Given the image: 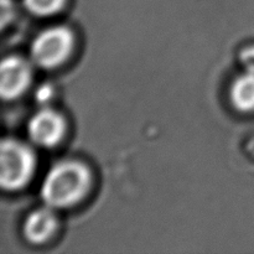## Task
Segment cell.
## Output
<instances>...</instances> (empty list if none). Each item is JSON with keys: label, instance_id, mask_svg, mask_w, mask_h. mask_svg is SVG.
Wrapping results in <instances>:
<instances>
[{"label": "cell", "instance_id": "obj_10", "mask_svg": "<svg viewBox=\"0 0 254 254\" xmlns=\"http://www.w3.org/2000/svg\"><path fill=\"white\" fill-rule=\"evenodd\" d=\"M52 98V88L49 84H44L36 92V101L40 104H46Z\"/></svg>", "mask_w": 254, "mask_h": 254}, {"label": "cell", "instance_id": "obj_6", "mask_svg": "<svg viewBox=\"0 0 254 254\" xmlns=\"http://www.w3.org/2000/svg\"><path fill=\"white\" fill-rule=\"evenodd\" d=\"M54 208L45 205L36 208L26 216L22 225V233L31 245H42L47 242L57 230V217Z\"/></svg>", "mask_w": 254, "mask_h": 254}, {"label": "cell", "instance_id": "obj_1", "mask_svg": "<svg viewBox=\"0 0 254 254\" xmlns=\"http://www.w3.org/2000/svg\"><path fill=\"white\" fill-rule=\"evenodd\" d=\"M92 175L86 164L62 160L49 169L42 180L40 196L44 205L64 210L81 202L91 189Z\"/></svg>", "mask_w": 254, "mask_h": 254}, {"label": "cell", "instance_id": "obj_5", "mask_svg": "<svg viewBox=\"0 0 254 254\" xmlns=\"http://www.w3.org/2000/svg\"><path fill=\"white\" fill-rule=\"evenodd\" d=\"M31 81V64L14 55L4 57L0 66V94L4 101H12L21 97Z\"/></svg>", "mask_w": 254, "mask_h": 254}, {"label": "cell", "instance_id": "obj_7", "mask_svg": "<svg viewBox=\"0 0 254 254\" xmlns=\"http://www.w3.org/2000/svg\"><path fill=\"white\" fill-rule=\"evenodd\" d=\"M230 102L242 113L254 111V68L238 74L230 87Z\"/></svg>", "mask_w": 254, "mask_h": 254}, {"label": "cell", "instance_id": "obj_3", "mask_svg": "<svg viewBox=\"0 0 254 254\" xmlns=\"http://www.w3.org/2000/svg\"><path fill=\"white\" fill-rule=\"evenodd\" d=\"M74 36L71 29L64 25L47 27L36 35L30 46L32 64L42 69H52L61 66L72 54Z\"/></svg>", "mask_w": 254, "mask_h": 254}, {"label": "cell", "instance_id": "obj_8", "mask_svg": "<svg viewBox=\"0 0 254 254\" xmlns=\"http://www.w3.org/2000/svg\"><path fill=\"white\" fill-rule=\"evenodd\" d=\"M25 10L36 17H47L61 11L66 0H22Z\"/></svg>", "mask_w": 254, "mask_h": 254}, {"label": "cell", "instance_id": "obj_9", "mask_svg": "<svg viewBox=\"0 0 254 254\" xmlns=\"http://www.w3.org/2000/svg\"><path fill=\"white\" fill-rule=\"evenodd\" d=\"M14 15V5L11 0H1V26L5 27Z\"/></svg>", "mask_w": 254, "mask_h": 254}, {"label": "cell", "instance_id": "obj_2", "mask_svg": "<svg viewBox=\"0 0 254 254\" xmlns=\"http://www.w3.org/2000/svg\"><path fill=\"white\" fill-rule=\"evenodd\" d=\"M36 156L31 146L16 139H4L0 148V185L5 191H17L31 180Z\"/></svg>", "mask_w": 254, "mask_h": 254}, {"label": "cell", "instance_id": "obj_4", "mask_svg": "<svg viewBox=\"0 0 254 254\" xmlns=\"http://www.w3.org/2000/svg\"><path fill=\"white\" fill-rule=\"evenodd\" d=\"M27 135L34 145L40 148H54L66 133V121L55 109L42 107L32 114L27 122Z\"/></svg>", "mask_w": 254, "mask_h": 254}]
</instances>
